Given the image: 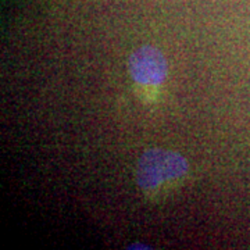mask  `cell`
Instances as JSON below:
<instances>
[{
	"instance_id": "cell-2",
	"label": "cell",
	"mask_w": 250,
	"mask_h": 250,
	"mask_svg": "<svg viewBox=\"0 0 250 250\" xmlns=\"http://www.w3.org/2000/svg\"><path fill=\"white\" fill-rule=\"evenodd\" d=\"M128 71L138 86L159 88L168 74V64L157 47L150 45L135 49L128 57Z\"/></svg>"
},
{
	"instance_id": "cell-1",
	"label": "cell",
	"mask_w": 250,
	"mask_h": 250,
	"mask_svg": "<svg viewBox=\"0 0 250 250\" xmlns=\"http://www.w3.org/2000/svg\"><path fill=\"white\" fill-rule=\"evenodd\" d=\"M188 171V161L181 153L149 149L136 164V184L147 199H157L181 187Z\"/></svg>"
}]
</instances>
